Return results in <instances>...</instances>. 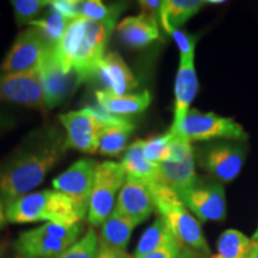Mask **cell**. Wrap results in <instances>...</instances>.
<instances>
[{"instance_id": "obj_1", "label": "cell", "mask_w": 258, "mask_h": 258, "mask_svg": "<svg viewBox=\"0 0 258 258\" xmlns=\"http://www.w3.org/2000/svg\"><path fill=\"white\" fill-rule=\"evenodd\" d=\"M66 137L56 127L38 129L0 163V199L6 205L30 194L59 163Z\"/></svg>"}, {"instance_id": "obj_2", "label": "cell", "mask_w": 258, "mask_h": 258, "mask_svg": "<svg viewBox=\"0 0 258 258\" xmlns=\"http://www.w3.org/2000/svg\"><path fill=\"white\" fill-rule=\"evenodd\" d=\"M116 19L95 22L76 18L69 24L56 46L61 62L79 76L82 83L97 77Z\"/></svg>"}, {"instance_id": "obj_3", "label": "cell", "mask_w": 258, "mask_h": 258, "mask_svg": "<svg viewBox=\"0 0 258 258\" xmlns=\"http://www.w3.org/2000/svg\"><path fill=\"white\" fill-rule=\"evenodd\" d=\"M6 219L11 224L48 221L72 225L82 221L73 202L57 190H42L22 196L5 206Z\"/></svg>"}, {"instance_id": "obj_4", "label": "cell", "mask_w": 258, "mask_h": 258, "mask_svg": "<svg viewBox=\"0 0 258 258\" xmlns=\"http://www.w3.org/2000/svg\"><path fill=\"white\" fill-rule=\"evenodd\" d=\"M152 194V199L159 218L165 221L173 235L183 246L191 247L198 252L209 256L207 241L203 235L201 225L191 212L185 207L175 190L167 186L160 180L148 185Z\"/></svg>"}, {"instance_id": "obj_5", "label": "cell", "mask_w": 258, "mask_h": 258, "mask_svg": "<svg viewBox=\"0 0 258 258\" xmlns=\"http://www.w3.org/2000/svg\"><path fill=\"white\" fill-rule=\"evenodd\" d=\"M84 226L47 222L40 227L22 232L14 246L23 258H56L83 237Z\"/></svg>"}, {"instance_id": "obj_6", "label": "cell", "mask_w": 258, "mask_h": 258, "mask_svg": "<svg viewBox=\"0 0 258 258\" xmlns=\"http://www.w3.org/2000/svg\"><path fill=\"white\" fill-rule=\"evenodd\" d=\"M60 122L66 129V148H74L83 153L95 154L98 152L99 138L109 125L121 124L128 121L95 108H84L82 110L70 111L59 116Z\"/></svg>"}, {"instance_id": "obj_7", "label": "cell", "mask_w": 258, "mask_h": 258, "mask_svg": "<svg viewBox=\"0 0 258 258\" xmlns=\"http://www.w3.org/2000/svg\"><path fill=\"white\" fill-rule=\"evenodd\" d=\"M124 182L125 171L121 163L106 160L97 165L88 211L90 226H102L110 217Z\"/></svg>"}, {"instance_id": "obj_8", "label": "cell", "mask_w": 258, "mask_h": 258, "mask_svg": "<svg viewBox=\"0 0 258 258\" xmlns=\"http://www.w3.org/2000/svg\"><path fill=\"white\" fill-rule=\"evenodd\" d=\"M173 135L185 139L190 144L218 140L245 141L249 138L243 125L233 118L211 111L203 112L198 109H190L179 131Z\"/></svg>"}, {"instance_id": "obj_9", "label": "cell", "mask_w": 258, "mask_h": 258, "mask_svg": "<svg viewBox=\"0 0 258 258\" xmlns=\"http://www.w3.org/2000/svg\"><path fill=\"white\" fill-rule=\"evenodd\" d=\"M194 152L199 165L213 178L228 183L240 173L247 150L243 141L218 140L211 141L198 150L194 148Z\"/></svg>"}, {"instance_id": "obj_10", "label": "cell", "mask_w": 258, "mask_h": 258, "mask_svg": "<svg viewBox=\"0 0 258 258\" xmlns=\"http://www.w3.org/2000/svg\"><path fill=\"white\" fill-rule=\"evenodd\" d=\"M176 194L200 221H222L226 218L225 189L217 179L198 176L191 185Z\"/></svg>"}, {"instance_id": "obj_11", "label": "cell", "mask_w": 258, "mask_h": 258, "mask_svg": "<svg viewBox=\"0 0 258 258\" xmlns=\"http://www.w3.org/2000/svg\"><path fill=\"white\" fill-rule=\"evenodd\" d=\"M37 72L48 109L62 104L82 84L78 74L73 70L66 69L61 62L56 46L48 49Z\"/></svg>"}, {"instance_id": "obj_12", "label": "cell", "mask_w": 258, "mask_h": 258, "mask_svg": "<svg viewBox=\"0 0 258 258\" xmlns=\"http://www.w3.org/2000/svg\"><path fill=\"white\" fill-rule=\"evenodd\" d=\"M50 47L51 44L37 28H27L16 37L0 64V73L37 72Z\"/></svg>"}, {"instance_id": "obj_13", "label": "cell", "mask_w": 258, "mask_h": 258, "mask_svg": "<svg viewBox=\"0 0 258 258\" xmlns=\"http://www.w3.org/2000/svg\"><path fill=\"white\" fill-rule=\"evenodd\" d=\"M97 165L98 163L91 158H83L53 180L54 189L62 192L73 202L82 220L88 217Z\"/></svg>"}, {"instance_id": "obj_14", "label": "cell", "mask_w": 258, "mask_h": 258, "mask_svg": "<svg viewBox=\"0 0 258 258\" xmlns=\"http://www.w3.org/2000/svg\"><path fill=\"white\" fill-rule=\"evenodd\" d=\"M192 144L173 135L171 153L159 164V179L176 192L188 188L198 178Z\"/></svg>"}, {"instance_id": "obj_15", "label": "cell", "mask_w": 258, "mask_h": 258, "mask_svg": "<svg viewBox=\"0 0 258 258\" xmlns=\"http://www.w3.org/2000/svg\"><path fill=\"white\" fill-rule=\"evenodd\" d=\"M0 103H14L48 111L38 72L0 73Z\"/></svg>"}, {"instance_id": "obj_16", "label": "cell", "mask_w": 258, "mask_h": 258, "mask_svg": "<svg viewBox=\"0 0 258 258\" xmlns=\"http://www.w3.org/2000/svg\"><path fill=\"white\" fill-rule=\"evenodd\" d=\"M195 56L179 57V67L175 82V109L170 133L176 134L190 111V105L199 91V80L195 70Z\"/></svg>"}, {"instance_id": "obj_17", "label": "cell", "mask_w": 258, "mask_h": 258, "mask_svg": "<svg viewBox=\"0 0 258 258\" xmlns=\"http://www.w3.org/2000/svg\"><path fill=\"white\" fill-rule=\"evenodd\" d=\"M115 209L137 225L146 221L156 211L150 186L140 180L125 178L118 194Z\"/></svg>"}, {"instance_id": "obj_18", "label": "cell", "mask_w": 258, "mask_h": 258, "mask_svg": "<svg viewBox=\"0 0 258 258\" xmlns=\"http://www.w3.org/2000/svg\"><path fill=\"white\" fill-rule=\"evenodd\" d=\"M97 77L104 83L105 90L115 95H131L137 89L138 80L133 72L117 53H109L103 57L98 67Z\"/></svg>"}, {"instance_id": "obj_19", "label": "cell", "mask_w": 258, "mask_h": 258, "mask_svg": "<svg viewBox=\"0 0 258 258\" xmlns=\"http://www.w3.org/2000/svg\"><path fill=\"white\" fill-rule=\"evenodd\" d=\"M116 30L122 43L131 48L146 47L160 37L157 19L143 12L122 19Z\"/></svg>"}, {"instance_id": "obj_20", "label": "cell", "mask_w": 258, "mask_h": 258, "mask_svg": "<svg viewBox=\"0 0 258 258\" xmlns=\"http://www.w3.org/2000/svg\"><path fill=\"white\" fill-rule=\"evenodd\" d=\"M96 99L101 110L114 116L127 117L129 115H135L146 110L151 104L152 97L150 91L118 96L104 89L96 91Z\"/></svg>"}, {"instance_id": "obj_21", "label": "cell", "mask_w": 258, "mask_h": 258, "mask_svg": "<svg viewBox=\"0 0 258 258\" xmlns=\"http://www.w3.org/2000/svg\"><path fill=\"white\" fill-rule=\"evenodd\" d=\"M145 140H135L125 150L122 158V166L125 171V178L140 180L150 185L159 179V165L151 163L144 153Z\"/></svg>"}, {"instance_id": "obj_22", "label": "cell", "mask_w": 258, "mask_h": 258, "mask_svg": "<svg viewBox=\"0 0 258 258\" xmlns=\"http://www.w3.org/2000/svg\"><path fill=\"white\" fill-rule=\"evenodd\" d=\"M206 5H208V0H165L161 4L159 14L161 27L170 35L171 31L179 29Z\"/></svg>"}, {"instance_id": "obj_23", "label": "cell", "mask_w": 258, "mask_h": 258, "mask_svg": "<svg viewBox=\"0 0 258 258\" xmlns=\"http://www.w3.org/2000/svg\"><path fill=\"white\" fill-rule=\"evenodd\" d=\"M137 226L133 220L114 209L110 217L102 225L99 240L115 249L125 251L131 235Z\"/></svg>"}, {"instance_id": "obj_24", "label": "cell", "mask_w": 258, "mask_h": 258, "mask_svg": "<svg viewBox=\"0 0 258 258\" xmlns=\"http://www.w3.org/2000/svg\"><path fill=\"white\" fill-rule=\"evenodd\" d=\"M176 239L177 238L171 232L169 226L165 224V221L161 218H157L153 224L144 232L143 237L139 240L138 246L134 252V258L152 253L154 251L166 246L167 244H170L171 241Z\"/></svg>"}, {"instance_id": "obj_25", "label": "cell", "mask_w": 258, "mask_h": 258, "mask_svg": "<svg viewBox=\"0 0 258 258\" xmlns=\"http://www.w3.org/2000/svg\"><path fill=\"white\" fill-rule=\"evenodd\" d=\"M133 131L134 125L129 120L124 123L106 127L99 138L98 153L105 157H117L127 150L129 135Z\"/></svg>"}, {"instance_id": "obj_26", "label": "cell", "mask_w": 258, "mask_h": 258, "mask_svg": "<svg viewBox=\"0 0 258 258\" xmlns=\"http://www.w3.org/2000/svg\"><path fill=\"white\" fill-rule=\"evenodd\" d=\"M252 243L243 232L226 230L218 240V252L212 258H245Z\"/></svg>"}, {"instance_id": "obj_27", "label": "cell", "mask_w": 258, "mask_h": 258, "mask_svg": "<svg viewBox=\"0 0 258 258\" xmlns=\"http://www.w3.org/2000/svg\"><path fill=\"white\" fill-rule=\"evenodd\" d=\"M72 21L73 19L64 17L63 15L49 6V9L40 18L32 22L29 27L37 28L51 46H57L63 32L66 31L67 27Z\"/></svg>"}, {"instance_id": "obj_28", "label": "cell", "mask_w": 258, "mask_h": 258, "mask_svg": "<svg viewBox=\"0 0 258 258\" xmlns=\"http://www.w3.org/2000/svg\"><path fill=\"white\" fill-rule=\"evenodd\" d=\"M120 6H106L99 0H73V18H86L95 22L117 19Z\"/></svg>"}, {"instance_id": "obj_29", "label": "cell", "mask_w": 258, "mask_h": 258, "mask_svg": "<svg viewBox=\"0 0 258 258\" xmlns=\"http://www.w3.org/2000/svg\"><path fill=\"white\" fill-rule=\"evenodd\" d=\"M15 21L19 28L30 25L49 9V0H12Z\"/></svg>"}, {"instance_id": "obj_30", "label": "cell", "mask_w": 258, "mask_h": 258, "mask_svg": "<svg viewBox=\"0 0 258 258\" xmlns=\"http://www.w3.org/2000/svg\"><path fill=\"white\" fill-rule=\"evenodd\" d=\"M99 249V238L92 226L86 230L83 237L70 249L56 258H97Z\"/></svg>"}, {"instance_id": "obj_31", "label": "cell", "mask_w": 258, "mask_h": 258, "mask_svg": "<svg viewBox=\"0 0 258 258\" xmlns=\"http://www.w3.org/2000/svg\"><path fill=\"white\" fill-rule=\"evenodd\" d=\"M173 134L167 132L166 134L158 135L145 140L144 153L151 163L159 165L161 161L167 159L171 153V145H172Z\"/></svg>"}, {"instance_id": "obj_32", "label": "cell", "mask_w": 258, "mask_h": 258, "mask_svg": "<svg viewBox=\"0 0 258 258\" xmlns=\"http://www.w3.org/2000/svg\"><path fill=\"white\" fill-rule=\"evenodd\" d=\"M170 35L175 40L177 47H178L180 57L195 56V47L198 37L186 34L180 29H175L170 32Z\"/></svg>"}, {"instance_id": "obj_33", "label": "cell", "mask_w": 258, "mask_h": 258, "mask_svg": "<svg viewBox=\"0 0 258 258\" xmlns=\"http://www.w3.org/2000/svg\"><path fill=\"white\" fill-rule=\"evenodd\" d=\"M183 245L178 240L171 241L166 246L161 247V249L154 251L152 253H148L146 256L139 257V258H178L180 251H182Z\"/></svg>"}, {"instance_id": "obj_34", "label": "cell", "mask_w": 258, "mask_h": 258, "mask_svg": "<svg viewBox=\"0 0 258 258\" xmlns=\"http://www.w3.org/2000/svg\"><path fill=\"white\" fill-rule=\"evenodd\" d=\"M97 258H134L131 257L129 254L123 250L115 249V247L109 246L99 240V249H98V256Z\"/></svg>"}, {"instance_id": "obj_35", "label": "cell", "mask_w": 258, "mask_h": 258, "mask_svg": "<svg viewBox=\"0 0 258 258\" xmlns=\"http://www.w3.org/2000/svg\"><path fill=\"white\" fill-rule=\"evenodd\" d=\"M161 4H163V2H160V0H141V2H139V5L143 10V14L156 18L158 22H159Z\"/></svg>"}, {"instance_id": "obj_36", "label": "cell", "mask_w": 258, "mask_h": 258, "mask_svg": "<svg viewBox=\"0 0 258 258\" xmlns=\"http://www.w3.org/2000/svg\"><path fill=\"white\" fill-rule=\"evenodd\" d=\"M15 124V118L5 110L4 108H0V137L6 131L11 129Z\"/></svg>"}, {"instance_id": "obj_37", "label": "cell", "mask_w": 258, "mask_h": 258, "mask_svg": "<svg viewBox=\"0 0 258 258\" xmlns=\"http://www.w3.org/2000/svg\"><path fill=\"white\" fill-rule=\"evenodd\" d=\"M178 258H206L205 254L198 252L191 247L188 246H183L182 251H180Z\"/></svg>"}, {"instance_id": "obj_38", "label": "cell", "mask_w": 258, "mask_h": 258, "mask_svg": "<svg viewBox=\"0 0 258 258\" xmlns=\"http://www.w3.org/2000/svg\"><path fill=\"white\" fill-rule=\"evenodd\" d=\"M6 222H8V219H6V208H5V203L0 199V230L6 226Z\"/></svg>"}, {"instance_id": "obj_39", "label": "cell", "mask_w": 258, "mask_h": 258, "mask_svg": "<svg viewBox=\"0 0 258 258\" xmlns=\"http://www.w3.org/2000/svg\"><path fill=\"white\" fill-rule=\"evenodd\" d=\"M245 258H258V241H254L252 245H251L249 252H247L246 257Z\"/></svg>"}, {"instance_id": "obj_40", "label": "cell", "mask_w": 258, "mask_h": 258, "mask_svg": "<svg viewBox=\"0 0 258 258\" xmlns=\"http://www.w3.org/2000/svg\"><path fill=\"white\" fill-rule=\"evenodd\" d=\"M252 240H254V241H258V228L256 230V232H254V233H253Z\"/></svg>"}, {"instance_id": "obj_41", "label": "cell", "mask_w": 258, "mask_h": 258, "mask_svg": "<svg viewBox=\"0 0 258 258\" xmlns=\"http://www.w3.org/2000/svg\"><path fill=\"white\" fill-rule=\"evenodd\" d=\"M2 254H3V250L0 249V258H2Z\"/></svg>"}, {"instance_id": "obj_42", "label": "cell", "mask_w": 258, "mask_h": 258, "mask_svg": "<svg viewBox=\"0 0 258 258\" xmlns=\"http://www.w3.org/2000/svg\"><path fill=\"white\" fill-rule=\"evenodd\" d=\"M15 258H23V257H21V256H18V254H17V256H16Z\"/></svg>"}]
</instances>
